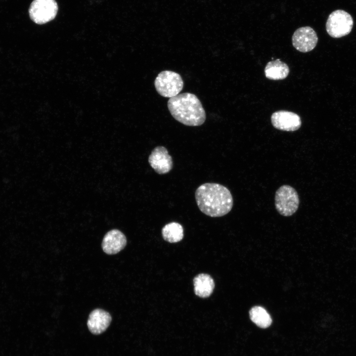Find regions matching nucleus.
<instances>
[{"instance_id":"1","label":"nucleus","mask_w":356,"mask_h":356,"mask_svg":"<svg viewBox=\"0 0 356 356\" xmlns=\"http://www.w3.org/2000/svg\"><path fill=\"white\" fill-rule=\"evenodd\" d=\"M195 198L201 212L211 217H220L232 209L233 200L229 190L217 183L207 182L196 190Z\"/></svg>"},{"instance_id":"2","label":"nucleus","mask_w":356,"mask_h":356,"mask_svg":"<svg viewBox=\"0 0 356 356\" xmlns=\"http://www.w3.org/2000/svg\"><path fill=\"white\" fill-rule=\"evenodd\" d=\"M167 106L171 115L187 126H199L206 120L205 111L196 95L184 92L170 98Z\"/></svg>"},{"instance_id":"3","label":"nucleus","mask_w":356,"mask_h":356,"mask_svg":"<svg viewBox=\"0 0 356 356\" xmlns=\"http://www.w3.org/2000/svg\"><path fill=\"white\" fill-rule=\"evenodd\" d=\"M157 92L165 97L171 98L178 94L183 87L181 76L174 71L165 70L160 72L154 81Z\"/></svg>"},{"instance_id":"4","label":"nucleus","mask_w":356,"mask_h":356,"mask_svg":"<svg viewBox=\"0 0 356 356\" xmlns=\"http://www.w3.org/2000/svg\"><path fill=\"white\" fill-rule=\"evenodd\" d=\"M275 206L281 215L288 217L298 210L300 200L296 190L289 185L281 186L275 192Z\"/></svg>"},{"instance_id":"5","label":"nucleus","mask_w":356,"mask_h":356,"mask_svg":"<svg viewBox=\"0 0 356 356\" xmlns=\"http://www.w3.org/2000/svg\"><path fill=\"white\" fill-rule=\"evenodd\" d=\"M353 26L351 15L343 10L338 9L333 11L328 16L326 30L331 37L339 38L348 35Z\"/></svg>"},{"instance_id":"6","label":"nucleus","mask_w":356,"mask_h":356,"mask_svg":"<svg viewBox=\"0 0 356 356\" xmlns=\"http://www.w3.org/2000/svg\"><path fill=\"white\" fill-rule=\"evenodd\" d=\"M57 11L58 5L55 0H34L30 6L29 13L33 21L43 24L53 19Z\"/></svg>"},{"instance_id":"7","label":"nucleus","mask_w":356,"mask_h":356,"mask_svg":"<svg viewBox=\"0 0 356 356\" xmlns=\"http://www.w3.org/2000/svg\"><path fill=\"white\" fill-rule=\"evenodd\" d=\"M317 42L316 32L309 26L299 28L294 32L292 37L293 46L302 52H307L313 49Z\"/></svg>"},{"instance_id":"8","label":"nucleus","mask_w":356,"mask_h":356,"mask_svg":"<svg viewBox=\"0 0 356 356\" xmlns=\"http://www.w3.org/2000/svg\"><path fill=\"white\" fill-rule=\"evenodd\" d=\"M148 162L154 171L159 175L170 172L173 167V160L168 151L163 146L155 147L148 157Z\"/></svg>"},{"instance_id":"9","label":"nucleus","mask_w":356,"mask_h":356,"mask_svg":"<svg viewBox=\"0 0 356 356\" xmlns=\"http://www.w3.org/2000/svg\"><path fill=\"white\" fill-rule=\"evenodd\" d=\"M271 124L275 129L287 132H294L300 129L302 125L300 117L288 111L280 110L271 116Z\"/></svg>"},{"instance_id":"10","label":"nucleus","mask_w":356,"mask_h":356,"mask_svg":"<svg viewBox=\"0 0 356 356\" xmlns=\"http://www.w3.org/2000/svg\"><path fill=\"white\" fill-rule=\"evenodd\" d=\"M126 243V237L124 233L118 229H112L104 236L102 248L107 254L114 255L123 250Z\"/></svg>"},{"instance_id":"11","label":"nucleus","mask_w":356,"mask_h":356,"mask_svg":"<svg viewBox=\"0 0 356 356\" xmlns=\"http://www.w3.org/2000/svg\"><path fill=\"white\" fill-rule=\"evenodd\" d=\"M111 320L112 317L109 312L100 309H96L90 313L87 325L91 333L98 335L107 329Z\"/></svg>"},{"instance_id":"12","label":"nucleus","mask_w":356,"mask_h":356,"mask_svg":"<svg viewBox=\"0 0 356 356\" xmlns=\"http://www.w3.org/2000/svg\"><path fill=\"white\" fill-rule=\"evenodd\" d=\"M193 284L195 295L202 298L209 297L215 287L213 279L206 273H200L196 276L193 279Z\"/></svg>"},{"instance_id":"13","label":"nucleus","mask_w":356,"mask_h":356,"mask_svg":"<svg viewBox=\"0 0 356 356\" xmlns=\"http://www.w3.org/2000/svg\"><path fill=\"white\" fill-rule=\"evenodd\" d=\"M289 73V68L285 63L279 59L268 62L265 68L266 78L272 80L285 79Z\"/></svg>"},{"instance_id":"14","label":"nucleus","mask_w":356,"mask_h":356,"mask_svg":"<svg viewBox=\"0 0 356 356\" xmlns=\"http://www.w3.org/2000/svg\"><path fill=\"white\" fill-rule=\"evenodd\" d=\"M164 239L170 243H176L183 237L182 226L177 222H171L166 224L162 229Z\"/></svg>"},{"instance_id":"15","label":"nucleus","mask_w":356,"mask_h":356,"mask_svg":"<svg viewBox=\"0 0 356 356\" xmlns=\"http://www.w3.org/2000/svg\"><path fill=\"white\" fill-rule=\"evenodd\" d=\"M252 321L261 328H267L270 326L272 319L267 312L263 307L255 306L249 311Z\"/></svg>"}]
</instances>
